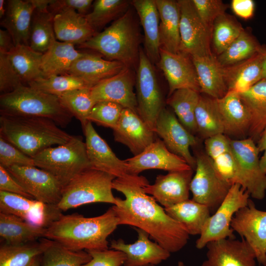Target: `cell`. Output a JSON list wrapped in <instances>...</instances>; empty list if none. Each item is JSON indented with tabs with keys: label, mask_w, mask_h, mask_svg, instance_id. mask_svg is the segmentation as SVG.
I'll return each instance as SVG.
<instances>
[{
	"label": "cell",
	"mask_w": 266,
	"mask_h": 266,
	"mask_svg": "<svg viewBox=\"0 0 266 266\" xmlns=\"http://www.w3.org/2000/svg\"><path fill=\"white\" fill-rule=\"evenodd\" d=\"M147 182L145 177L131 174L113 180V189L125 197L124 200L117 198V203L112 206L119 225H128L141 229L169 253L177 252L186 245L190 234L153 197L144 192L142 186Z\"/></svg>",
	"instance_id": "cell-1"
},
{
	"label": "cell",
	"mask_w": 266,
	"mask_h": 266,
	"mask_svg": "<svg viewBox=\"0 0 266 266\" xmlns=\"http://www.w3.org/2000/svg\"><path fill=\"white\" fill-rule=\"evenodd\" d=\"M118 225L112 206L94 217L78 213L62 214L46 228L44 238L73 251L107 249V237Z\"/></svg>",
	"instance_id": "cell-2"
},
{
	"label": "cell",
	"mask_w": 266,
	"mask_h": 266,
	"mask_svg": "<svg viewBox=\"0 0 266 266\" xmlns=\"http://www.w3.org/2000/svg\"><path fill=\"white\" fill-rule=\"evenodd\" d=\"M0 136L32 158L53 145L67 143L72 137L46 118L2 114Z\"/></svg>",
	"instance_id": "cell-3"
},
{
	"label": "cell",
	"mask_w": 266,
	"mask_h": 266,
	"mask_svg": "<svg viewBox=\"0 0 266 266\" xmlns=\"http://www.w3.org/2000/svg\"><path fill=\"white\" fill-rule=\"evenodd\" d=\"M142 39L138 20L130 7L109 27L79 47L93 50L107 60L121 62L128 67L137 68Z\"/></svg>",
	"instance_id": "cell-4"
},
{
	"label": "cell",
	"mask_w": 266,
	"mask_h": 266,
	"mask_svg": "<svg viewBox=\"0 0 266 266\" xmlns=\"http://www.w3.org/2000/svg\"><path fill=\"white\" fill-rule=\"evenodd\" d=\"M0 112L2 115L46 118L62 127H66L73 117L58 96L24 85L0 95Z\"/></svg>",
	"instance_id": "cell-5"
},
{
	"label": "cell",
	"mask_w": 266,
	"mask_h": 266,
	"mask_svg": "<svg viewBox=\"0 0 266 266\" xmlns=\"http://www.w3.org/2000/svg\"><path fill=\"white\" fill-rule=\"evenodd\" d=\"M115 178L110 174L93 168L85 169L64 187L61 199L57 206L61 211H66L94 202L115 205L117 198L112 191Z\"/></svg>",
	"instance_id": "cell-6"
},
{
	"label": "cell",
	"mask_w": 266,
	"mask_h": 266,
	"mask_svg": "<svg viewBox=\"0 0 266 266\" xmlns=\"http://www.w3.org/2000/svg\"><path fill=\"white\" fill-rule=\"evenodd\" d=\"M33 159L35 166L52 174L63 187L80 172L92 168L85 142L79 135H72L64 144L43 150Z\"/></svg>",
	"instance_id": "cell-7"
},
{
	"label": "cell",
	"mask_w": 266,
	"mask_h": 266,
	"mask_svg": "<svg viewBox=\"0 0 266 266\" xmlns=\"http://www.w3.org/2000/svg\"><path fill=\"white\" fill-rule=\"evenodd\" d=\"M250 197L240 185H232L223 202L205 224L196 242V248L201 249L210 242L235 238L231 227L232 219L237 211L248 204Z\"/></svg>",
	"instance_id": "cell-8"
},
{
	"label": "cell",
	"mask_w": 266,
	"mask_h": 266,
	"mask_svg": "<svg viewBox=\"0 0 266 266\" xmlns=\"http://www.w3.org/2000/svg\"><path fill=\"white\" fill-rule=\"evenodd\" d=\"M195 173L190 183L192 200L207 206L214 213L227 196L232 185L217 172L212 160L202 152L196 153Z\"/></svg>",
	"instance_id": "cell-9"
},
{
	"label": "cell",
	"mask_w": 266,
	"mask_h": 266,
	"mask_svg": "<svg viewBox=\"0 0 266 266\" xmlns=\"http://www.w3.org/2000/svg\"><path fill=\"white\" fill-rule=\"evenodd\" d=\"M230 146L238 169L237 184L253 199L263 200L266 193V174L261 169L256 142L250 137L231 138Z\"/></svg>",
	"instance_id": "cell-10"
},
{
	"label": "cell",
	"mask_w": 266,
	"mask_h": 266,
	"mask_svg": "<svg viewBox=\"0 0 266 266\" xmlns=\"http://www.w3.org/2000/svg\"><path fill=\"white\" fill-rule=\"evenodd\" d=\"M136 69L137 113L154 131L157 118L165 107L164 102L152 63L141 48Z\"/></svg>",
	"instance_id": "cell-11"
},
{
	"label": "cell",
	"mask_w": 266,
	"mask_h": 266,
	"mask_svg": "<svg viewBox=\"0 0 266 266\" xmlns=\"http://www.w3.org/2000/svg\"><path fill=\"white\" fill-rule=\"evenodd\" d=\"M180 12L179 52L191 57L212 54L210 50L211 33L199 16L192 0H178Z\"/></svg>",
	"instance_id": "cell-12"
},
{
	"label": "cell",
	"mask_w": 266,
	"mask_h": 266,
	"mask_svg": "<svg viewBox=\"0 0 266 266\" xmlns=\"http://www.w3.org/2000/svg\"><path fill=\"white\" fill-rule=\"evenodd\" d=\"M231 227L251 247L257 262L266 266V211L258 209L250 200L235 213Z\"/></svg>",
	"instance_id": "cell-13"
},
{
	"label": "cell",
	"mask_w": 266,
	"mask_h": 266,
	"mask_svg": "<svg viewBox=\"0 0 266 266\" xmlns=\"http://www.w3.org/2000/svg\"><path fill=\"white\" fill-rule=\"evenodd\" d=\"M154 132L159 135L167 149L182 158L194 170L195 157L190 148L198 144L197 138L180 122L175 114L164 107L156 121Z\"/></svg>",
	"instance_id": "cell-14"
},
{
	"label": "cell",
	"mask_w": 266,
	"mask_h": 266,
	"mask_svg": "<svg viewBox=\"0 0 266 266\" xmlns=\"http://www.w3.org/2000/svg\"><path fill=\"white\" fill-rule=\"evenodd\" d=\"M6 169L34 199L49 204L60 202L64 187L47 171L35 166H13Z\"/></svg>",
	"instance_id": "cell-15"
},
{
	"label": "cell",
	"mask_w": 266,
	"mask_h": 266,
	"mask_svg": "<svg viewBox=\"0 0 266 266\" xmlns=\"http://www.w3.org/2000/svg\"><path fill=\"white\" fill-rule=\"evenodd\" d=\"M0 212L16 216L33 225L45 228L63 214L57 205L0 191Z\"/></svg>",
	"instance_id": "cell-16"
},
{
	"label": "cell",
	"mask_w": 266,
	"mask_h": 266,
	"mask_svg": "<svg viewBox=\"0 0 266 266\" xmlns=\"http://www.w3.org/2000/svg\"><path fill=\"white\" fill-rule=\"evenodd\" d=\"M124 161L129 174L134 175L150 169L168 172L192 169L182 158L170 151L159 139H155L141 153Z\"/></svg>",
	"instance_id": "cell-17"
},
{
	"label": "cell",
	"mask_w": 266,
	"mask_h": 266,
	"mask_svg": "<svg viewBox=\"0 0 266 266\" xmlns=\"http://www.w3.org/2000/svg\"><path fill=\"white\" fill-rule=\"evenodd\" d=\"M157 65L167 80L168 97L181 89H190L200 93L196 70L191 56L181 52L171 53L161 48Z\"/></svg>",
	"instance_id": "cell-18"
},
{
	"label": "cell",
	"mask_w": 266,
	"mask_h": 266,
	"mask_svg": "<svg viewBox=\"0 0 266 266\" xmlns=\"http://www.w3.org/2000/svg\"><path fill=\"white\" fill-rule=\"evenodd\" d=\"M135 84V77L132 68L126 67L117 74L100 82L90 90L96 103L111 101L137 113L136 96L133 91Z\"/></svg>",
	"instance_id": "cell-19"
},
{
	"label": "cell",
	"mask_w": 266,
	"mask_h": 266,
	"mask_svg": "<svg viewBox=\"0 0 266 266\" xmlns=\"http://www.w3.org/2000/svg\"><path fill=\"white\" fill-rule=\"evenodd\" d=\"M193 173V169L170 171L158 175L153 184L148 182L142 187L145 193L167 208L189 199Z\"/></svg>",
	"instance_id": "cell-20"
},
{
	"label": "cell",
	"mask_w": 266,
	"mask_h": 266,
	"mask_svg": "<svg viewBox=\"0 0 266 266\" xmlns=\"http://www.w3.org/2000/svg\"><path fill=\"white\" fill-rule=\"evenodd\" d=\"M201 266H257L255 254L247 242L225 238L208 243Z\"/></svg>",
	"instance_id": "cell-21"
},
{
	"label": "cell",
	"mask_w": 266,
	"mask_h": 266,
	"mask_svg": "<svg viewBox=\"0 0 266 266\" xmlns=\"http://www.w3.org/2000/svg\"><path fill=\"white\" fill-rule=\"evenodd\" d=\"M83 129L87 154L92 168L107 172L116 178L130 174L124 161L116 156L96 132L91 122L88 121Z\"/></svg>",
	"instance_id": "cell-22"
},
{
	"label": "cell",
	"mask_w": 266,
	"mask_h": 266,
	"mask_svg": "<svg viewBox=\"0 0 266 266\" xmlns=\"http://www.w3.org/2000/svg\"><path fill=\"white\" fill-rule=\"evenodd\" d=\"M116 141L127 146L134 156L143 151L155 139V133L136 112L124 108L113 130Z\"/></svg>",
	"instance_id": "cell-23"
},
{
	"label": "cell",
	"mask_w": 266,
	"mask_h": 266,
	"mask_svg": "<svg viewBox=\"0 0 266 266\" xmlns=\"http://www.w3.org/2000/svg\"><path fill=\"white\" fill-rule=\"evenodd\" d=\"M135 230L138 238L133 243H126L122 239L111 242V249L122 251L126 254V260L123 266H156L170 257V253L157 242L150 240L148 233L138 228H135Z\"/></svg>",
	"instance_id": "cell-24"
},
{
	"label": "cell",
	"mask_w": 266,
	"mask_h": 266,
	"mask_svg": "<svg viewBox=\"0 0 266 266\" xmlns=\"http://www.w3.org/2000/svg\"><path fill=\"white\" fill-rule=\"evenodd\" d=\"M216 101L224 134L233 139L248 137L250 116L239 93L228 91Z\"/></svg>",
	"instance_id": "cell-25"
},
{
	"label": "cell",
	"mask_w": 266,
	"mask_h": 266,
	"mask_svg": "<svg viewBox=\"0 0 266 266\" xmlns=\"http://www.w3.org/2000/svg\"><path fill=\"white\" fill-rule=\"evenodd\" d=\"M102 57L101 55L84 52L83 55L73 64L68 74L82 79L91 88L127 67L121 62L107 60Z\"/></svg>",
	"instance_id": "cell-26"
},
{
	"label": "cell",
	"mask_w": 266,
	"mask_h": 266,
	"mask_svg": "<svg viewBox=\"0 0 266 266\" xmlns=\"http://www.w3.org/2000/svg\"><path fill=\"white\" fill-rule=\"evenodd\" d=\"M266 46L250 58L232 66L223 67L228 91L244 92L263 79V66Z\"/></svg>",
	"instance_id": "cell-27"
},
{
	"label": "cell",
	"mask_w": 266,
	"mask_h": 266,
	"mask_svg": "<svg viewBox=\"0 0 266 266\" xmlns=\"http://www.w3.org/2000/svg\"><path fill=\"white\" fill-rule=\"evenodd\" d=\"M131 4L135 10L144 32V51L152 64L160 60V17L155 0H133Z\"/></svg>",
	"instance_id": "cell-28"
},
{
	"label": "cell",
	"mask_w": 266,
	"mask_h": 266,
	"mask_svg": "<svg viewBox=\"0 0 266 266\" xmlns=\"http://www.w3.org/2000/svg\"><path fill=\"white\" fill-rule=\"evenodd\" d=\"M35 7L31 0H8L0 26L11 34L15 46H29L31 21Z\"/></svg>",
	"instance_id": "cell-29"
},
{
	"label": "cell",
	"mask_w": 266,
	"mask_h": 266,
	"mask_svg": "<svg viewBox=\"0 0 266 266\" xmlns=\"http://www.w3.org/2000/svg\"><path fill=\"white\" fill-rule=\"evenodd\" d=\"M54 29L56 38L60 41L78 45L97 33L85 15L72 9L63 10L54 16Z\"/></svg>",
	"instance_id": "cell-30"
},
{
	"label": "cell",
	"mask_w": 266,
	"mask_h": 266,
	"mask_svg": "<svg viewBox=\"0 0 266 266\" xmlns=\"http://www.w3.org/2000/svg\"><path fill=\"white\" fill-rule=\"evenodd\" d=\"M195 66L200 93L215 99L228 92L225 81L223 67L213 54L202 57H191Z\"/></svg>",
	"instance_id": "cell-31"
},
{
	"label": "cell",
	"mask_w": 266,
	"mask_h": 266,
	"mask_svg": "<svg viewBox=\"0 0 266 266\" xmlns=\"http://www.w3.org/2000/svg\"><path fill=\"white\" fill-rule=\"evenodd\" d=\"M160 17L161 48L173 53L179 52L180 12L177 0H155Z\"/></svg>",
	"instance_id": "cell-32"
},
{
	"label": "cell",
	"mask_w": 266,
	"mask_h": 266,
	"mask_svg": "<svg viewBox=\"0 0 266 266\" xmlns=\"http://www.w3.org/2000/svg\"><path fill=\"white\" fill-rule=\"evenodd\" d=\"M84 52L77 50L75 45L68 42H54L48 50L43 54L41 76L68 74L73 64L83 55Z\"/></svg>",
	"instance_id": "cell-33"
},
{
	"label": "cell",
	"mask_w": 266,
	"mask_h": 266,
	"mask_svg": "<svg viewBox=\"0 0 266 266\" xmlns=\"http://www.w3.org/2000/svg\"><path fill=\"white\" fill-rule=\"evenodd\" d=\"M239 94L250 116L248 137L257 142L266 127V80Z\"/></svg>",
	"instance_id": "cell-34"
},
{
	"label": "cell",
	"mask_w": 266,
	"mask_h": 266,
	"mask_svg": "<svg viewBox=\"0 0 266 266\" xmlns=\"http://www.w3.org/2000/svg\"><path fill=\"white\" fill-rule=\"evenodd\" d=\"M6 55L10 66L22 85L28 86L41 77L42 53L34 51L29 46L19 45Z\"/></svg>",
	"instance_id": "cell-35"
},
{
	"label": "cell",
	"mask_w": 266,
	"mask_h": 266,
	"mask_svg": "<svg viewBox=\"0 0 266 266\" xmlns=\"http://www.w3.org/2000/svg\"><path fill=\"white\" fill-rule=\"evenodd\" d=\"M46 228L29 223L9 214L0 212V236L9 244L17 245L44 238Z\"/></svg>",
	"instance_id": "cell-36"
},
{
	"label": "cell",
	"mask_w": 266,
	"mask_h": 266,
	"mask_svg": "<svg viewBox=\"0 0 266 266\" xmlns=\"http://www.w3.org/2000/svg\"><path fill=\"white\" fill-rule=\"evenodd\" d=\"M164 209L169 216L185 228L190 235H200L210 216L207 206L192 199Z\"/></svg>",
	"instance_id": "cell-37"
},
{
	"label": "cell",
	"mask_w": 266,
	"mask_h": 266,
	"mask_svg": "<svg viewBox=\"0 0 266 266\" xmlns=\"http://www.w3.org/2000/svg\"><path fill=\"white\" fill-rule=\"evenodd\" d=\"M51 241L44 237L21 244L3 243L0 247V266H30L41 256Z\"/></svg>",
	"instance_id": "cell-38"
},
{
	"label": "cell",
	"mask_w": 266,
	"mask_h": 266,
	"mask_svg": "<svg viewBox=\"0 0 266 266\" xmlns=\"http://www.w3.org/2000/svg\"><path fill=\"white\" fill-rule=\"evenodd\" d=\"M54 18L48 9H34L29 37V46L34 51L43 54L56 40Z\"/></svg>",
	"instance_id": "cell-39"
},
{
	"label": "cell",
	"mask_w": 266,
	"mask_h": 266,
	"mask_svg": "<svg viewBox=\"0 0 266 266\" xmlns=\"http://www.w3.org/2000/svg\"><path fill=\"white\" fill-rule=\"evenodd\" d=\"M200 96L197 91L181 89L174 92L166 101L180 122L194 135L197 133L195 111Z\"/></svg>",
	"instance_id": "cell-40"
},
{
	"label": "cell",
	"mask_w": 266,
	"mask_h": 266,
	"mask_svg": "<svg viewBox=\"0 0 266 266\" xmlns=\"http://www.w3.org/2000/svg\"><path fill=\"white\" fill-rule=\"evenodd\" d=\"M265 46L261 44L250 31L244 29L217 59L223 67L232 66L250 58L261 52Z\"/></svg>",
	"instance_id": "cell-41"
},
{
	"label": "cell",
	"mask_w": 266,
	"mask_h": 266,
	"mask_svg": "<svg viewBox=\"0 0 266 266\" xmlns=\"http://www.w3.org/2000/svg\"><path fill=\"white\" fill-rule=\"evenodd\" d=\"M197 133L203 139L224 133L216 99L200 95L195 111Z\"/></svg>",
	"instance_id": "cell-42"
},
{
	"label": "cell",
	"mask_w": 266,
	"mask_h": 266,
	"mask_svg": "<svg viewBox=\"0 0 266 266\" xmlns=\"http://www.w3.org/2000/svg\"><path fill=\"white\" fill-rule=\"evenodd\" d=\"M131 4V1L127 0H97L93 3L92 11L85 16L98 33L107 24L125 13Z\"/></svg>",
	"instance_id": "cell-43"
},
{
	"label": "cell",
	"mask_w": 266,
	"mask_h": 266,
	"mask_svg": "<svg viewBox=\"0 0 266 266\" xmlns=\"http://www.w3.org/2000/svg\"><path fill=\"white\" fill-rule=\"evenodd\" d=\"M91 259L85 250L73 251L52 240L40 257V266H81Z\"/></svg>",
	"instance_id": "cell-44"
},
{
	"label": "cell",
	"mask_w": 266,
	"mask_h": 266,
	"mask_svg": "<svg viewBox=\"0 0 266 266\" xmlns=\"http://www.w3.org/2000/svg\"><path fill=\"white\" fill-rule=\"evenodd\" d=\"M243 30L240 23L226 13L218 17L213 25L211 37L217 56L223 53Z\"/></svg>",
	"instance_id": "cell-45"
},
{
	"label": "cell",
	"mask_w": 266,
	"mask_h": 266,
	"mask_svg": "<svg viewBox=\"0 0 266 266\" xmlns=\"http://www.w3.org/2000/svg\"><path fill=\"white\" fill-rule=\"evenodd\" d=\"M28 86L58 97L72 90L90 88L82 79L70 74L53 75L47 77L41 76L30 83Z\"/></svg>",
	"instance_id": "cell-46"
},
{
	"label": "cell",
	"mask_w": 266,
	"mask_h": 266,
	"mask_svg": "<svg viewBox=\"0 0 266 266\" xmlns=\"http://www.w3.org/2000/svg\"><path fill=\"white\" fill-rule=\"evenodd\" d=\"M90 89H76L58 97L62 105L80 122L83 128L96 103L91 96Z\"/></svg>",
	"instance_id": "cell-47"
},
{
	"label": "cell",
	"mask_w": 266,
	"mask_h": 266,
	"mask_svg": "<svg viewBox=\"0 0 266 266\" xmlns=\"http://www.w3.org/2000/svg\"><path fill=\"white\" fill-rule=\"evenodd\" d=\"M124 108L121 105L111 101L97 102L88 117V121L113 130Z\"/></svg>",
	"instance_id": "cell-48"
},
{
	"label": "cell",
	"mask_w": 266,
	"mask_h": 266,
	"mask_svg": "<svg viewBox=\"0 0 266 266\" xmlns=\"http://www.w3.org/2000/svg\"><path fill=\"white\" fill-rule=\"evenodd\" d=\"M194 7L205 26L212 32L214 22L225 13L228 5L221 0H192Z\"/></svg>",
	"instance_id": "cell-49"
},
{
	"label": "cell",
	"mask_w": 266,
	"mask_h": 266,
	"mask_svg": "<svg viewBox=\"0 0 266 266\" xmlns=\"http://www.w3.org/2000/svg\"><path fill=\"white\" fill-rule=\"evenodd\" d=\"M0 166H35L33 158L27 156L0 136Z\"/></svg>",
	"instance_id": "cell-50"
},
{
	"label": "cell",
	"mask_w": 266,
	"mask_h": 266,
	"mask_svg": "<svg viewBox=\"0 0 266 266\" xmlns=\"http://www.w3.org/2000/svg\"><path fill=\"white\" fill-rule=\"evenodd\" d=\"M92 259L81 266H121L124 265L126 255L116 250H87Z\"/></svg>",
	"instance_id": "cell-51"
},
{
	"label": "cell",
	"mask_w": 266,
	"mask_h": 266,
	"mask_svg": "<svg viewBox=\"0 0 266 266\" xmlns=\"http://www.w3.org/2000/svg\"><path fill=\"white\" fill-rule=\"evenodd\" d=\"M219 176L230 185L238 183V169L231 150L212 160Z\"/></svg>",
	"instance_id": "cell-52"
},
{
	"label": "cell",
	"mask_w": 266,
	"mask_h": 266,
	"mask_svg": "<svg viewBox=\"0 0 266 266\" xmlns=\"http://www.w3.org/2000/svg\"><path fill=\"white\" fill-rule=\"evenodd\" d=\"M22 85L10 66L6 54L0 53V95L10 93Z\"/></svg>",
	"instance_id": "cell-53"
},
{
	"label": "cell",
	"mask_w": 266,
	"mask_h": 266,
	"mask_svg": "<svg viewBox=\"0 0 266 266\" xmlns=\"http://www.w3.org/2000/svg\"><path fill=\"white\" fill-rule=\"evenodd\" d=\"M230 139L224 133H219L204 139L206 154L212 160L231 150Z\"/></svg>",
	"instance_id": "cell-54"
},
{
	"label": "cell",
	"mask_w": 266,
	"mask_h": 266,
	"mask_svg": "<svg viewBox=\"0 0 266 266\" xmlns=\"http://www.w3.org/2000/svg\"><path fill=\"white\" fill-rule=\"evenodd\" d=\"M93 1L92 0H51L48 9L54 16L58 12L67 9H72L79 14L88 13Z\"/></svg>",
	"instance_id": "cell-55"
},
{
	"label": "cell",
	"mask_w": 266,
	"mask_h": 266,
	"mask_svg": "<svg viewBox=\"0 0 266 266\" xmlns=\"http://www.w3.org/2000/svg\"><path fill=\"white\" fill-rule=\"evenodd\" d=\"M0 191L34 199L1 166H0Z\"/></svg>",
	"instance_id": "cell-56"
},
{
	"label": "cell",
	"mask_w": 266,
	"mask_h": 266,
	"mask_svg": "<svg viewBox=\"0 0 266 266\" xmlns=\"http://www.w3.org/2000/svg\"><path fill=\"white\" fill-rule=\"evenodd\" d=\"M231 6L233 11L242 19H249L254 15L255 2L253 0H233Z\"/></svg>",
	"instance_id": "cell-57"
},
{
	"label": "cell",
	"mask_w": 266,
	"mask_h": 266,
	"mask_svg": "<svg viewBox=\"0 0 266 266\" xmlns=\"http://www.w3.org/2000/svg\"><path fill=\"white\" fill-rule=\"evenodd\" d=\"M13 38L10 33L5 29L0 30V53L7 54L14 47Z\"/></svg>",
	"instance_id": "cell-58"
},
{
	"label": "cell",
	"mask_w": 266,
	"mask_h": 266,
	"mask_svg": "<svg viewBox=\"0 0 266 266\" xmlns=\"http://www.w3.org/2000/svg\"><path fill=\"white\" fill-rule=\"evenodd\" d=\"M256 144L260 153L266 149V127L262 132Z\"/></svg>",
	"instance_id": "cell-59"
},
{
	"label": "cell",
	"mask_w": 266,
	"mask_h": 266,
	"mask_svg": "<svg viewBox=\"0 0 266 266\" xmlns=\"http://www.w3.org/2000/svg\"><path fill=\"white\" fill-rule=\"evenodd\" d=\"M260 165L262 171L266 174V149L263 151V154L260 158Z\"/></svg>",
	"instance_id": "cell-60"
},
{
	"label": "cell",
	"mask_w": 266,
	"mask_h": 266,
	"mask_svg": "<svg viewBox=\"0 0 266 266\" xmlns=\"http://www.w3.org/2000/svg\"><path fill=\"white\" fill-rule=\"evenodd\" d=\"M7 1L0 0V19H2L4 17L6 10Z\"/></svg>",
	"instance_id": "cell-61"
},
{
	"label": "cell",
	"mask_w": 266,
	"mask_h": 266,
	"mask_svg": "<svg viewBox=\"0 0 266 266\" xmlns=\"http://www.w3.org/2000/svg\"><path fill=\"white\" fill-rule=\"evenodd\" d=\"M263 79L266 80V50L265 54V58L263 66Z\"/></svg>",
	"instance_id": "cell-62"
},
{
	"label": "cell",
	"mask_w": 266,
	"mask_h": 266,
	"mask_svg": "<svg viewBox=\"0 0 266 266\" xmlns=\"http://www.w3.org/2000/svg\"><path fill=\"white\" fill-rule=\"evenodd\" d=\"M40 256L36 258L30 266H40Z\"/></svg>",
	"instance_id": "cell-63"
},
{
	"label": "cell",
	"mask_w": 266,
	"mask_h": 266,
	"mask_svg": "<svg viewBox=\"0 0 266 266\" xmlns=\"http://www.w3.org/2000/svg\"><path fill=\"white\" fill-rule=\"evenodd\" d=\"M144 266H156L153 265H148ZM177 266H186L185 264L182 261H179L177 264Z\"/></svg>",
	"instance_id": "cell-64"
}]
</instances>
